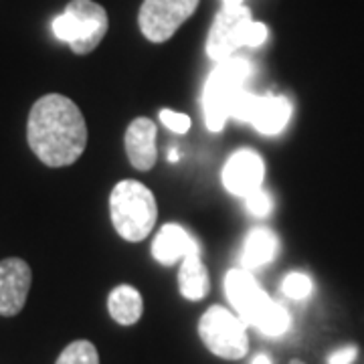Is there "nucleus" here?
Listing matches in <instances>:
<instances>
[{
    "mask_svg": "<svg viewBox=\"0 0 364 364\" xmlns=\"http://www.w3.org/2000/svg\"><path fill=\"white\" fill-rule=\"evenodd\" d=\"M200 0H144L138 13V26L144 39L166 43L193 14Z\"/></svg>",
    "mask_w": 364,
    "mask_h": 364,
    "instance_id": "9",
    "label": "nucleus"
},
{
    "mask_svg": "<svg viewBox=\"0 0 364 364\" xmlns=\"http://www.w3.org/2000/svg\"><path fill=\"white\" fill-rule=\"evenodd\" d=\"M312 287L314 286L310 275H306V273L301 272H294L284 277L282 291L291 299H306L312 294Z\"/></svg>",
    "mask_w": 364,
    "mask_h": 364,
    "instance_id": "18",
    "label": "nucleus"
},
{
    "mask_svg": "<svg viewBox=\"0 0 364 364\" xmlns=\"http://www.w3.org/2000/svg\"><path fill=\"white\" fill-rule=\"evenodd\" d=\"M227 6H237V4H243V0H223Z\"/></svg>",
    "mask_w": 364,
    "mask_h": 364,
    "instance_id": "23",
    "label": "nucleus"
},
{
    "mask_svg": "<svg viewBox=\"0 0 364 364\" xmlns=\"http://www.w3.org/2000/svg\"><path fill=\"white\" fill-rule=\"evenodd\" d=\"M267 26L255 23L251 11L243 4L223 6L217 13L207 37V55L221 63L233 57V53L241 47H259L267 39Z\"/></svg>",
    "mask_w": 364,
    "mask_h": 364,
    "instance_id": "3",
    "label": "nucleus"
},
{
    "mask_svg": "<svg viewBox=\"0 0 364 364\" xmlns=\"http://www.w3.org/2000/svg\"><path fill=\"white\" fill-rule=\"evenodd\" d=\"M160 122L176 134H186L191 130V117L181 112H172V109H160Z\"/></svg>",
    "mask_w": 364,
    "mask_h": 364,
    "instance_id": "20",
    "label": "nucleus"
},
{
    "mask_svg": "<svg viewBox=\"0 0 364 364\" xmlns=\"http://www.w3.org/2000/svg\"><path fill=\"white\" fill-rule=\"evenodd\" d=\"M245 205H247V210L251 215H255V217H267L269 213H272V198L269 195L265 193V191H253L251 195L245 196Z\"/></svg>",
    "mask_w": 364,
    "mask_h": 364,
    "instance_id": "19",
    "label": "nucleus"
},
{
    "mask_svg": "<svg viewBox=\"0 0 364 364\" xmlns=\"http://www.w3.org/2000/svg\"><path fill=\"white\" fill-rule=\"evenodd\" d=\"M225 294L229 301L233 304L237 314L241 316V320L245 324L261 326L267 322V318L272 316L277 301H273L257 284V279L253 277V273L245 267H235L227 273L225 277Z\"/></svg>",
    "mask_w": 364,
    "mask_h": 364,
    "instance_id": "8",
    "label": "nucleus"
},
{
    "mask_svg": "<svg viewBox=\"0 0 364 364\" xmlns=\"http://www.w3.org/2000/svg\"><path fill=\"white\" fill-rule=\"evenodd\" d=\"M358 356V348L356 346H344L334 350L328 356V364H352Z\"/></svg>",
    "mask_w": 364,
    "mask_h": 364,
    "instance_id": "21",
    "label": "nucleus"
},
{
    "mask_svg": "<svg viewBox=\"0 0 364 364\" xmlns=\"http://www.w3.org/2000/svg\"><path fill=\"white\" fill-rule=\"evenodd\" d=\"M26 142L49 168L75 164L87 146V124L79 105L61 93L43 95L31 107Z\"/></svg>",
    "mask_w": 364,
    "mask_h": 364,
    "instance_id": "1",
    "label": "nucleus"
},
{
    "mask_svg": "<svg viewBox=\"0 0 364 364\" xmlns=\"http://www.w3.org/2000/svg\"><path fill=\"white\" fill-rule=\"evenodd\" d=\"M107 310L109 316L122 326H134L144 312V299L142 294L134 286L122 284L112 289L109 298H107Z\"/></svg>",
    "mask_w": 364,
    "mask_h": 364,
    "instance_id": "15",
    "label": "nucleus"
},
{
    "mask_svg": "<svg viewBox=\"0 0 364 364\" xmlns=\"http://www.w3.org/2000/svg\"><path fill=\"white\" fill-rule=\"evenodd\" d=\"M156 136V124L148 117H136L128 126L124 142H126L128 160L136 170L148 172L154 168L158 160Z\"/></svg>",
    "mask_w": 364,
    "mask_h": 364,
    "instance_id": "12",
    "label": "nucleus"
},
{
    "mask_svg": "<svg viewBox=\"0 0 364 364\" xmlns=\"http://www.w3.org/2000/svg\"><path fill=\"white\" fill-rule=\"evenodd\" d=\"M289 364H306V363H301V360H298V358H296V360H291Z\"/></svg>",
    "mask_w": 364,
    "mask_h": 364,
    "instance_id": "25",
    "label": "nucleus"
},
{
    "mask_svg": "<svg viewBox=\"0 0 364 364\" xmlns=\"http://www.w3.org/2000/svg\"><path fill=\"white\" fill-rule=\"evenodd\" d=\"M198 249V243L176 223H166L152 243V255L162 265H174L184 255Z\"/></svg>",
    "mask_w": 364,
    "mask_h": 364,
    "instance_id": "13",
    "label": "nucleus"
},
{
    "mask_svg": "<svg viewBox=\"0 0 364 364\" xmlns=\"http://www.w3.org/2000/svg\"><path fill=\"white\" fill-rule=\"evenodd\" d=\"M109 28V18L102 4L93 0H71L63 14L53 21V33L67 43L75 55H90L100 47Z\"/></svg>",
    "mask_w": 364,
    "mask_h": 364,
    "instance_id": "4",
    "label": "nucleus"
},
{
    "mask_svg": "<svg viewBox=\"0 0 364 364\" xmlns=\"http://www.w3.org/2000/svg\"><path fill=\"white\" fill-rule=\"evenodd\" d=\"M251 364H272V360H269V356H267V354H257Z\"/></svg>",
    "mask_w": 364,
    "mask_h": 364,
    "instance_id": "22",
    "label": "nucleus"
},
{
    "mask_svg": "<svg viewBox=\"0 0 364 364\" xmlns=\"http://www.w3.org/2000/svg\"><path fill=\"white\" fill-rule=\"evenodd\" d=\"M178 289H181L182 298L191 299V301H200L208 296L210 277H208L205 263L200 259V249H195L182 257L181 269H178Z\"/></svg>",
    "mask_w": 364,
    "mask_h": 364,
    "instance_id": "14",
    "label": "nucleus"
},
{
    "mask_svg": "<svg viewBox=\"0 0 364 364\" xmlns=\"http://www.w3.org/2000/svg\"><path fill=\"white\" fill-rule=\"evenodd\" d=\"M109 215L122 239L130 243L144 241L158 219L154 193L138 181L117 182L109 195Z\"/></svg>",
    "mask_w": 364,
    "mask_h": 364,
    "instance_id": "2",
    "label": "nucleus"
},
{
    "mask_svg": "<svg viewBox=\"0 0 364 364\" xmlns=\"http://www.w3.org/2000/svg\"><path fill=\"white\" fill-rule=\"evenodd\" d=\"M229 117L247 122L265 136H275L287 126L291 104L284 95H253L239 90L231 102Z\"/></svg>",
    "mask_w": 364,
    "mask_h": 364,
    "instance_id": "7",
    "label": "nucleus"
},
{
    "mask_svg": "<svg viewBox=\"0 0 364 364\" xmlns=\"http://www.w3.org/2000/svg\"><path fill=\"white\" fill-rule=\"evenodd\" d=\"M265 176V166L257 152L253 150H239L227 160L223 168V184L235 196L251 195L253 191L261 188Z\"/></svg>",
    "mask_w": 364,
    "mask_h": 364,
    "instance_id": "11",
    "label": "nucleus"
},
{
    "mask_svg": "<svg viewBox=\"0 0 364 364\" xmlns=\"http://www.w3.org/2000/svg\"><path fill=\"white\" fill-rule=\"evenodd\" d=\"M168 160L170 162H176V160H178V152H176V150H170Z\"/></svg>",
    "mask_w": 364,
    "mask_h": 364,
    "instance_id": "24",
    "label": "nucleus"
},
{
    "mask_svg": "<svg viewBox=\"0 0 364 364\" xmlns=\"http://www.w3.org/2000/svg\"><path fill=\"white\" fill-rule=\"evenodd\" d=\"M279 251V241L275 233L269 229L257 227L253 231H249L245 239V247H243V267L245 269H257L267 265L269 261L275 259Z\"/></svg>",
    "mask_w": 364,
    "mask_h": 364,
    "instance_id": "16",
    "label": "nucleus"
},
{
    "mask_svg": "<svg viewBox=\"0 0 364 364\" xmlns=\"http://www.w3.org/2000/svg\"><path fill=\"white\" fill-rule=\"evenodd\" d=\"M198 336L208 350L225 360H241L249 352L243 320L223 306H213L200 316Z\"/></svg>",
    "mask_w": 364,
    "mask_h": 364,
    "instance_id": "6",
    "label": "nucleus"
},
{
    "mask_svg": "<svg viewBox=\"0 0 364 364\" xmlns=\"http://www.w3.org/2000/svg\"><path fill=\"white\" fill-rule=\"evenodd\" d=\"M55 364H100V354L90 340H75L63 348Z\"/></svg>",
    "mask_w": 364,
    "mask_h": 364,
    "instance_id": "17",
    "label": "nucleus"
},
{
    "mask_svg": "<svg viewBox=\"0 0 364 364\" xmlns=\"http://www.w3.org/2000/svg\"><path fill=\"white\" fill-rule=\"evenodd\" d=\"M253 65L247 59L229 57L215 67L205 85L203 107H205V122L210 132H221L229 119L231 102L237 91L243 90L245 79L251 75Z\"/></svg>",
    "mask_w": 364,
    "mask_h": 364,
    "instance_id": "5",
    "label": "nucleus"
},
{
    "mask_svg": "<svg viewBox=\"0 0 364 364\" xmlns=\"http://www.w3.org/2000/svg\"><path fill=\"white\" fill-rule=\"evenodd\" d=\"M33 284V272L21 257L0 261V316L13 318L25 308Z\"/></svg>",
    "mask_w": 364,
    "mask_h": 364,
    "instance_id": "10",
    "label": "nucleus"
}]
</instances>
